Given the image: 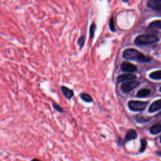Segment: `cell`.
Masks as SVG:
<instances>
[{"label": "cell", "instance_id": "obj_3", "mask_svg": "<svg viewBox=\"0 0 161 161\" xmlns=\"http://www.w3.org/2000/svg\"><path fill=\"white\" fill-rule=\"evenodd\" d=\"M148 102L141 101H135L131 100L128 102V105L129 108L133 111H140L145 109Z\"/></svg>", "mask_w": 161, "mask_h": 161}, {"label": "cell", "instance_id": "obj_18", "mask_svg": "<svg viewBox=\"0 0 161 161\" xmlns=\"http://www.w3.org/2000/svg\"><path fill=\"white\" fill-rule=\"evenodd\" d=\"M140 152L142 153L145 151L146 147H147V140L144 138H142L140 140Z\"/></svg>", "mask_w": 161, "mask_h": 161}, {"label": "cell", "instance_id": "obj_5", "mask_svg": "<svg viewBox=\"0 0 161 161\" xmlns=\"http://www.w3.org/2000/svg\"><path fill=\"white\" fill-rule=\"evenodd\" d=\"M121 68L123 71L128 72H134L137 71V67L128 62H123L121 65Z\"/></svg>", "mask_w": 161, "mask_h": 161}, {"label": "cell", "instance_id": "obj_22", "mask_svg": "<svg viewBox=\"0 0 161 161\" xmlns=\"http://www.w3.org/2000/svg\"><path fill=\"white\" fill-rule=\"evenodd\" d=\"M157 154L161 156V152H160H160H157Z\"/></svg>", "mask_w": 161, "mask_h": 161}, {"label": "cell", "instance_id": "obj_23", "mask_svg": "<svg viewBox=\"0 0 161 161\" xmlns=\"http://www.w3.org/2000/svg\"><path fill=\"white\" fill-rule=\"evenodd\" d=\"M160 143H161V136H160Z\"/></svg>", "mask_w": 161, "mask_h": 161}, {"label": "cell", "instance_id": "obj_12", "mask_svg": "<svg viewBox=\"0 0 161 161\" xmlns=\"http://www.w3.org/2000/svg\"><path fill=\"white\" fill-rule=\"evenodd\" d=\"M151 93V91L149 89L143 88L139 90L136 93V96L138 97H145L148 96Z\"/></svg>", "mask_w": 161, "mask_h": 161}, {"label": "cell", "instance_id": "obj_6", "mask_svg": "<svg viewBox=\"0 0 161 161\" xmlns=\"http://www.w3.org/2000/svg\"><path fill=\"white\" fill-rule=\"evenodd\" d=\"M60 90H61L62 94H64V97L69 100L74 95V91L65 86H62L60 87Z\"/></svg>", "mask_w": 161, "mask_h": 161}, {"label": "cell", "instance_id": "obj_1", "mask_svg": "<svg viewBox=\"0 0 161 161\" xmlns=\"http://www.w3.org/2000/svg\"><path fill=\"white\" fill-rule=\"evenodd\" d=\"M123 57L126 60H135L142 62H148L151 58L145 56L143 53L135 48H127L123 53Z\"/></svg>", "mask_w": 161, "mask_h": 161}, {"label": "cell", "instance_id": "obj_9", "mask_svg": "<svg viewBox=\"0 0 161 161\" xmlns=\"http://www.w3.org/2000/svg\"><path fill=\"white\" fill-rule=\"evenodd\" d=\"M161 109V99H158L155 101L149 106L148 111L150 113H154Z\"/></svg>", "mask_w": 161, "mask_h": 161}, {"label": "cell", "instance_id": "obj_25", "mask_svg": "<svg viewBox=\"0 0 161 161\" xmlns=\"http://www.w3.org/2000/svg\"></svg>", "mask_w": 161, "mask_h": 161}, {"label": "cell", "instance_id": "obj_14", "mask_svg": "<svg viewBox=\"0 0 161 161\" xmlns=\"http://www.w3.org/2000/svg\"><path fill=\"white\" fill-rule=\"evenodd\" d=\"M149 28L152 29H161V20H155L149 24Z\"/></svg>", "mask_w": 161, "mask_h": 161}, {"label": "cell", "instance_id": "obj_2", "mask_svg": "<svg viewBox=\"0 0 161 161\" xmlns=\"http://www.w3.org/2000/svg\"><path fill=\"white\" fill-rule=\"evenodd\" d=\"M159 41V38L154 35H140L135 39V43L137 45L153 44Z\"/></svg>", "mask_w": 161, "mask_h": 161}, {"label": "cell", "instance_id": "obj_4", "mask_svg": "<svg viewBox=\"0 0 161 161\" xmlns=\"http://www.w3.org/2000/svg\"><path fill=\"white\" fill-rule=\"evenodd\" d=\"M140 84V82L138 80H130L125 82L121 84V89L123 92L128 93L133 89L136 87Z\"/></svg>", "mask_w": 161, "mask_h": 161}, {"label": "cell", "instance_id": "obj_11", "mask_svg": "<svg viewBox=\"0 0 161 161\" xmlns=\"http://www.w3.org/2000/svg\"><path fill=\"white\" fill-rule=\"evenodd\" d=\"M161 131V121L156 123L150 128V132L153 135H157Z\"/></svg>", "mask_w": 161, "mask_h": 161}, {"label": "cell", "instance_id": "obj_10", "mask_svg": "<svg viewBox=\"0 0 161 161\" xmlns=\"http://www.w3.org/2000/svg\"><path fill=\"white\" fill-rule=\"evenodd\" d=\"M137 138V133L135 130H130L127 131L125 138V142H128L130 140H134Z\"/></svg>", "mask_w": 161, "mask_h": 161}, {"label": "cell", "instance_id": "obj_16", "mask_svg": "<svg viewBox=\"0 0 161 161\" xmlns=\"http://www.w3.org/2000/svg\"><path fill=\"white\" fill-rule=\"evenodd\" d=\"M96 29V25L94 23H92L89 28V36L90 38H93L94 36V33Z\"/></svg>", "mask_w": 161, "mask_h": 161}, {"label": "cell", "instance_id": "obj_8", "mask_svg": "<svg viewBox=\"0 0 161 161\" xmlns=\"http://www.w3.org/2000/svg\"><path fill=\"white\" fill-rule=\"evenodd\" d=\"M136 78V76L133 74H124L118 77V82H121L126 80H133Z\"/></svg>", "mask_w": 161, "mask_h": 161}, {"label": "cell", "instance_id": "obj_13", "mask_svg": "<svg viewBox=\"0 0 161 161\" xmlns=\"http://www.w3.org/2000/svg\"><path fill=\"white\" fill-rule=\"evenodd\" d=\"M80 99L84 101V102H86V103H91L92 102L93 99H92V97L87 93L86 92H83V93H81L80 94Z\"/></svg>", "mask_w": 161, "mask_h": 161}, {"label": "cell", "instance_id": "obj_7", "mask_svg": "<svg viewBox=\"0 0 161 161\" xmlns=\"http://www.w3.org/2000/svg\"><path fill=\"white\" fill-rule=\"evenodd\" d=\"M147 6L153 10L161 11V1L157 0H149L147 1Z\"/></svg>", "mask_w": 161, "mask_h": 161}, {"label": "cell", "instance_id": "obj_17", "mask_svg": "<svg viewBox=\"0 0 161 161\" xmlns=\"http://www.w3.org/2000/svg\"><path fill=\"white\" fill-rule=\"evenodd\" d=\"M85 42H86V36L85 35H81L77 40V44L79 46L80 48H82L84 44H85Z\"/></svg>", "mask_w": 161, "mask_h": 161}, {"label": "cell", "instance_id": "obj_24", "mask_svg": "<svg viewBox=\"0 0 161 161\" xmlns=\"http://www.w3.org/2000/svg\"><path fill=\"white\" fill-rule=\"evenodd\" d=\"M159 90H160V92H161V87H160V89H159Z\"/></svg>", "mask_w": 161, "mask_h": 161}, {"label": "cell", "instance_id": "obj_21", "mask_svg": "<svg viewBox=\"0 0 161 161\" xmlns=\"http://www.w3.org/2000/svg\"><path fill=\"white\" fill-rule=\"evenodd\" d=\"M30 161H42V160H40V159H38V158H32Z\"/></svg>", "mask_w": 161, "mask_h": 161}, {"label": "cell", "instance_id": "obj_19", "mask_svg": "<svg viewBox=\"0 0 161 161\" xmlns=\"http://www.w3.org/2000/svg\"><path fill=\"white\" fill-rule=\"evenodd\" d=\"M52 107L54 109H55L57 111L59 112V113H64V109L57 103H55V102H52Z\"/></svg>", "mask_w": 161, "mask_h": 161}, {"label": "cell", "instance_id": "obj_15", "mask_svg": "<svg viewBox=\"0 0 161 161\" xmlns=\"http://www.w3.org/2000/svg\"><path fill=\"white\" fill-rule=\"evenodd\" d=\"M149 77L154 80H161V70H156L150 74Z\"/></svg>", "mask_w": 161, "mask_h": 161}, {"label": "cell", "instance_id": "obj_20", "mask_svg": "<svg viewBox=\"0 0 161 161\" xmlns=\"http://www.w3.org/2000/svg\"><path fill=\"white\" fill-rule=\"evenodd\" d=\"M109 28H110L111 31H116L115 26H114V19H113V16L109 19Z\"/></svg>", "mask_w": 161, "mask_h": 161}]
</instances>
